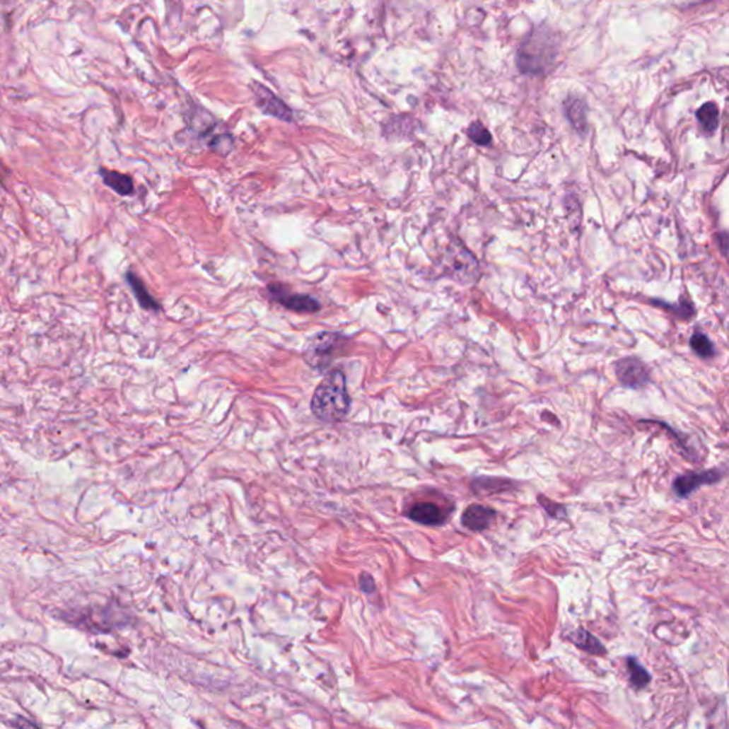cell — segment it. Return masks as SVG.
I'll use <instances>...</instances> for the list:
<instances>
[{"label": "cell", "mask_w": 729, "mask_h": 729, "mask_svg": "<svg viewBox=\"0 0 729 729\" xmlns=\"http://www.w3.org/2000/svg\"><path fill=\"white\" fill-rule=\"evenodd\" d=\"M696 119L706 134H713L719 126V110L716 104L705 103L696 112Z\"/></svg>", "instance_id": "cell-15"}, {"label": "cell", "mask_w": 729, "mask_h": 729, "mask_svg": "<svg viewBox=\"0 0 729 729\" xmlns=\"http://www.w3.org/2000/svg\"><path fill=\"white\" fill-rule=\"evenodd\" d=\"M467 136L479 146H489L491 143V134L483 127L482 123H473L467 129Z\"/></svg>", "instance_id": "cell-18"}, {"label": "cell", "mask_w": 729, "mask_h": 729, "mask_svg": "<svg viewBox=\"0 0 729 729\" xmlns=\"http://www.w3.org/2000/svg\"><path fill=\"white\" fill-rule=\"evenodd\" d=\"M689 345H691L692 351L702 359H709L715 355L713 344L711 342L708 335L704 332H699V331L694 332L689 339Z\"/></svg>", "instance_id": "cell-16"}, {"label": "cell", "mask_w": 729, "mask_h": 729, "mask_svg": "<svg viewBox=\"0 0 729 729\" xmlns=\"http://www.w3.org/2000/svg\"><path fill=\"white\" fill-rule=\"evenodd\" d=\"M268 293L272 301L278 302L286 309L299 312V314H314V312H318L321 309V303L314 296L291 292L289 289H285L281 284H271L268 286Z\"/></svg>", "instance_id": "cell-4"}, {"label": "cell", "mask_w": 729, "mask_h": 729, "mask_svg": "<svg viewBox=\"0 0 729 729\" xmlns=\"http://www.w3.org/2000/svg\"><path fill=\"white\" fill-rule=\"evenodd\" d=\"M627 667L630 671V681L636 689H643L650 684L651 675L634 657L627 660Z\"/></svg>", "instance_id": "cell-17"}, {"label": "cell", "mask_w": 729, "mask_h": 729, "mask_svg": "<svg viewBox=\"0 0 729 729\" xmlns=\"http://www.w3.org/2000/svg\"><path fill=\"white\" fill-rule=\"evenodd\" d=\"M564 113L578 133H585L587 130V106L585 103L578 97L567 98L564 104Z\"/></svg>", "instance_id": "cell-12"}, {"label": "cell", "mask_w": 729, "mask_h": 729, "mask_svg": "<svg viewBox=\"0 0 729 729\" xmlns=\"http://www.w3.org/2000/svg\"><path fill=\"white\" fill-rule=\"evenodd\" d=\"M252 87H254L257 104L264 113H267L272 117H276L279 120H284V122H292L291 109L279 97H276L269 88H267L265 86H262L259 83H254Z\"/></svg>", "instance_id": "cell-7"}, {"label": "cell", "mask_w": 729, "mask_h": 729, "mask_svg": "<svg viewBox=\"0 0 729 729\" xmlns=\"http://www.w3.org/2000/svg\"><path fill=\"white\" fill-rule=\"evenodd\" d=\"M540 503L542 506L546 508V511L552 515V517H564L566 515V508L564 506L561 504H557L549 498H544V497H540Z\"/></svg>", "instance_id": "cell-19"}, {"label": "cell", "mask_w": 729, "mask_h": 729, "mask_svg": "<svg viewBox=\"0 0 729 729\" xmlns=\"http://www.w3.org/2000/svg\"><path fill=\"white\" fill-rule=\"evenodd\" d=\"M126 279H127V284L130 285L137 302L140 303V306L146 310H158L160 309V303L154 299V296L148 292L146 284L132 271H129L126 274Z\"/></svg>", "instance_id": "cell-13"}, {"label": "cell", "mask_w": 729, "mask_h": 729, "mask_svg": "<svg viewBox=\"0 0 729 729\" xmlns=\"http://www.w3.org/2000/svg\"><path fill=\"white\" fill-rule=\"evenodd\" d=\"M618 380L627 387H641L650 382L648 368L637 358H624L615 363Z\"/></svg>", "instance_id": "cell-5"}, {"label": "cell", "mask_w": 729, "mask_h": 729, "mask_svg": "<svg viewBox=\"0 0 729 729\" xmlns=\"http://www.w3.org/2000/svg\"><path fill=\"white\" fill-rule=\"evenodd\" d=\"M310 409L325 424H337L346 418L351 409V396L344 372L331 371L325 375L312 396Z\"/></svg>", "instance_id": "cell-1"}, {"label": "cell", "mask_w": 729, "mask_h": 729, "mask_svg": "<svg viewBox=\"0 0 729 729\" xmlns=\"http://www.w3.org/2000/svg\"><path fill=\"white\" fill-rule=\"evenodd\" d=\"M494 518L496 510L483 504H472L463 511L462 523L472 532H483L490 527Z\"/></svg>", "instance_id": "cell-10"}, {"label": "cell", "mask_w": 729, "mask_h": 729, "mask_svg": "<svg viewBox=\"0 0 729 729\" xmlns=\"http://www.w3.org/2000/svg\"><path fill=\"white\" fill-rule=\"evenodd\" d=\"M346 338L335 332H321L309 341L305 348V361L315 369H327L338 352L344 346Z\"/></svg>", "instance_id": "cell-2"}, {"label": "cell", "mask_w": 729, "mask_h": 729, "mask_svg": "<svg viewBox=\"0 0 729 729\" xmlns=\"http://www.w3.org/2000/svg\"><path fill=\"white\" fill-rule=\"evenodd\" d=\"M98 174L109 188H112L115 192H117L122 197H129L134 192V182L133 178L127 174H122L115 170H109L106 167H100Z\"/></svg>", "instance_id": "cell-11"}, {"label": "cell", "mask_w": 729, "mask_h": 729, "mask_svg": "<svg viewBox=\"0 0 729 729\" xmlns=\"http://www.w3.org/2000/svg\"><path fill=\"white\" fill-rule=\"evenodd\" d=\"M721 476H722V473L718 469H711V470L699 472V473H695V472L685 473L675 479V482L672 484V490L678 497L684 498V497H688L689 494H692L694 491H696L701 486L713 484V483L719 482Z\"/></svg>", "instance_id": "cell-6"}, {"label": "cell", "mask_w": 729, "mask_h": 729, "mask_svg": "<svg viewBox=\"0 0 729 729\" xmlns=\"http://www.w3.org/2000/svg\"><path fill=\"white\" fill-rule=\"evenodd\" d=\"M549 37L536 35L532 36L526 43H523L522 49L518 52L517 64L523 73L537 74L543 71L549 60L553 59L554 53H549Z\"/></svg>", "instance_id": "cell-3"}, {"label": "cell", "mask_w": 729, "mask_h": 729, "mask_svg": "<svg viewBox=\"0 0 729 729\" xmlns=\"http://www.w3.org/2000/svg\"><path fill=\"white\" fill-rule=\"evenodd\" d=\"M719 237L722 238V244H721V247H722V252H723V255H725V254H726V243H728L726 240H728V238H726V234H721Z\"/></svg>", "instance_id": "cell-20"}, {"label": "cell", "mask_w": 729, "mask_h": 729, "mask_svg": "<svg viewBox=\"0 0 729 729\" xmlns=\"http://www.w3.org/2000/svg\"><path fill=\"white\" fill-rule=\"evenodd\" d=\"M407 517L419 525L441 526L446 522L448 514L438 504L429 503V501H422V503L413 504L409 508Z\"/></svg>", "instance_id": "cell-9"}, {"label": "cell", "mask_w": 729, "mask_h": 729, "mask_svg": "<svg viewBox=\"0 0 729 729\" xmlns=\"http://www.w3.org/2000/svg\"><path fill=\"white\" fill-rule=\"evenodd\" d=\"M450 269L453 276L462 281V284H472L479 276V264L474 257L463 247H455L450 255Z\"/></svg>", "instance_id": "cell-8"}, {"label": "cell", "mask_w": 729, "mask_h": 729, "mask_svg": "<svg viewBox=\"0 0 729 729\" xmlns=\"http://www.w3.org/2000/svg\"><path fill=\"white\" fill-rule=\"evenodd\" d=\"M570 640L577 647H580L581 650H584V651H587L590 654H594V655L605 654V647L600 643V640L595 636H593L590 631L584 630V629H578L574 633H571L570 634Z\"/></svg>", "instance_id": "cell-14"}]
</instances>
